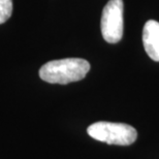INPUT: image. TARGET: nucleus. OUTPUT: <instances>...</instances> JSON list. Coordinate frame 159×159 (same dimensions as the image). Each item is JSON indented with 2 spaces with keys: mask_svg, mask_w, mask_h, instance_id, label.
<instances>
[{
  "mask_svg": "<svg viewBox=\"0 0 159 159\" xmlns=\"http://www.w3.org/2000/svg\"><path fill=\"white\" fill-rule=\"evenodd\" d=\"M90 70V63L81 58L53 60L39 69V77L50 84L66 85L83 80Z\"/></svg>",
  "mask_w": 159,
  "mask_h": 159,
  "instance_id": "f257e3e1",
  "label": "nucleus"
},
{
  "mask_svg": "<svg viewBox=\"0 0 159 159\" xmlns=\"http://www.w3.org/2000/svg\"><path fill=\"white\" fill-rule=\"evenodd\" d=\"M87 132L96 141L118 146H129L133 144L138 138L136 130L128 124L106 121L91 124L87 128Z\"/></svg>",
  "mask_w": 159,
  "mask_h": 159,
  "instance_id": "f03ea898",
  "label": "nucleus"
},
{
  "mask_svg": "<svg viewBox=\"0 0 159 159\" xmlns=\"http://www.w3.org/2000/svg\"><path fill=\"white\" fill-rule=\"evenodd\" d=\"M123 0H110L104 6L100 21L101 33L110 43H119L123 36L124 21Z\"/></svg>",
  "mask_w": 159,
  "mask_h": 159,
  "instance_id": "7ed1b4c3",
  "label": "nucleus"
},
{
  "mask_svg": "<svg viewBox=\"0 0 159 159\" xmlns=\"http://www.w3.org/2000/svg\"><path fill=\"white\" fill-rule=\"evenodd\" d=\"M143 43L148 56L154 61H159V22L149 20L145 24Z\"/></svg>",
  "mask_w": 159,
  "mask_h": 159,
  "instance_id": "20e7f679",
  "label": "nucleus"
},
{
  "mask_svg": "<svg viewBox=\"0 0 159 159\" xmlns=\"http://www.w3.org/2000/svg\"><path fill=\"white\" fill-rule=\"evenodd\" d=\"M12 12V0H0V24L11 18Z\"/></svg>",
  "mask_w": 159,
  "mask_h": 159,
  "instance_id": "39448f33",
  "label": "nucleus"
}]
</instances>
